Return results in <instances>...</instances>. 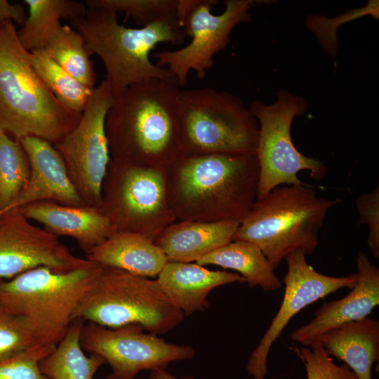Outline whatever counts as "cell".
Segmentation results:
<instances>
[{
    "label": "cell",
    "instance_id": "1",
    "mask_svg": "<svg viewBox=\"0 0 379 379\" xmlns=\"http://www.w3.org/2000/svg\"><path fill=\"white\" fill-rule=\"evenodd\" d=\"M180 89L175 82L155 79L114 97L105 120L112 160L165 173L182 155Z\"/></svg>",
    "mask_w": 379,
    "mask_h": 379
},
{
    "label": "cell",
    "instance_id": "2",
    "mask_svg": "<svg viewBox=\"0 0 379 379\" xmlns=\"http://www.w3.org/2000/svg\"><path fill=\"white\" fill-rule=\"evenodd\" d=\"M256 153L182 155L165 172L176 220L241 222L256 200Z\"/></svg>",
    "mask_w": 379,
    "mask_h": 379
},
{
    "label": "cell",
    "instance_id": "3",
    "mask_svg": "<svg viewBox=\"0 0 379 379\" xmlns=\"http://www.w3.org/2000/svg\"><path fill=\"white\" fill-rule=\"evenodd\" d=\"M18 41L12 21L0 23V131L20 140L34 136L57 143L81 114L65 107L45 86Z\"/></svg>",
    "mask_w": 379,
    "mask_h": 379
},
{
    "label": "cell",
    "instance_id": "4",
    "mask_svg": "<svg viewBox=\"0 0 379 379\" xmlns=\"http://www.w3.org/2000/svg\"><path fill=\"white\" fill-rule=\"evenodd\" d=\"M71 21L90 54L102 62L105 81L114 97L131 85L150 79L176 83L167 69L157 66L149 58L159 44L180 45L185 41L176 16L131 28L119 24L115 13L87 8L84 16Z\"/></svg>",
    "mask_w": 379,
    "mask_h": 379
},
{
    "label": "cell",
    "instance_id": "5",
    "mask_svg": "<svg viewBox=\"0 0 379 379\" xmlns=\"http://www.w3.org/2000/svg\"><path fill=\"white\" fill-rule=\"evenodd\" d=\"M339 201L319 197L307 183L278 186L255 201L232 241L255 244L275 270L294 251L314 252L326 214Z\"/></svg>",
    "mask_w": 379,
    "mask_h": 379
},
{
    "label": "cell",
    "instance_id": "6",
    "mask_svg": "<svg viewBox=\"0 0 379 379\" xmlns=\"http://www.w3.org/2000/svg\"><path fill=\"white\" fill-rule=\"evenodd\" d=\"M103 267L88 260L74 270L37 267L0 280V304L30 324L38 344L55 347L63 338Z\"/></svg>",
    "mask_w": 379,
    "mask_h": 379
},
{
    "label": "cell",
    "instance_id": "7",
    "mask_svg": "<svg viewBox=\"0 0 379 379\" xmlns=\"http://www.w3.org/2000/svg\"><path fill=\"white\" fill-rule=\"evenodd\" d=\"M182 155L256 153L259 126L236 95L209 87L180 89Z\"/></svg>",
    "mask_w": 379,
    "mask_h": 379
},
{
    "label": "cell",
    "instance_id": "8",
    "mask_svg": "<svg viewBox=\"0 0 379 379\" xmlns=\"http://www.w3.org/2000/svg\"><path fill=\"white\" fill-rule=\"evenodd\" d=\"M184 318L157 279L113 267H103L76 315L110 328L135 324L154 335L173 330Z\"/></svg>",
    "mask_w": 379,
    "mask_h": 379
},
{
    "label": "cell",
    "instance_id": "9",
    "mask_svg": "<svg viewBox=\"0 0 379 379\" xmlns=\"http://www.w3.org/2000/svg\"><path fill=\"white\" fill-rule=\"evenodd\" d=\"M104 187L100 209L113 232H134L155 241L176 221L161 171L111 160Z\"/></svg>",
    "mask_w": 379,
    "mask_h": 379
},
{
    "label": "cell",
    "instance_id": "10",
    "mask_svg": "<svg viewBox=\"0 0 379 379\" xmlns=\"http://www.w3.org/2000/svg\"><path fill=\"white\" fill-rule=\"evenodd\" d=\"M305 100L286 90L277 93V99L270 105L254 101L250 111L259 126L256 155L259 180L256 199L283 185H305L298 178L300 171H310L312 178L320 180L327 169L320 160L307 157L294 146L291 125L295 117L307 110Z\"/></svg>",
    "mask_w": 379,
    "mask_h": 379
},
{
    "label": "cell",
    "instance_id": "11",
    "mask_svg": "<svg viewBox=\"0 0 379 379\" xmlns=\"http://www.w3.org/2000/svg\"><path fill=\"white\" fill-rule=\"evenodd\" d=\"M258 1L227 0L224 11L211 13L213 0H178L176 16L190 42L174 51H162L154 55L156 65L173 75L177 84L184 86L191 71L204 79L213 65V58L230 41V34L239 24L251 20L249 11Z\"/></svg>",
    "mask_w": 379,
    "mask_h": 379
},
{
    "label": "cell",
    "instance_id": "12",
    "mask_svg": "<svg viewBox=\"0 0 379 379\" xmlns=\"http://www.w3.org/2000/svg\"><path fill=\"white\" fill-rule=\"evenodd\" d=\"M114 98L107 82L103 80L92 90L77 125L55 143L83 201L98 208L111 161L105 120Z\"/></svg>",
    "mask_w": 379,
    "mask_h": 379
},
{
    "label": "cell",
    "instance_id": "13",
    "mask_svg": "<svg viewBox=\"0 0 379 379\" xmlns=\"http://www.w3.org/2000/svg\"><path fill=\"white\" fill-rule=\"evenodd\" d=\"M144 331L135 324L110 328L86 322L81 344L83 349L102 357L112 373L123 379H133L143 370L166 368L171 362L195 355L192 346L168 343Z\"/></svg>",
    "mask_w": 379,
    "mask_h": 379
},
{
    "label": "cell",
    "instance_id": "14",
    "mask_svg": "<svg viewBox=\"0 0 379 379\" xmlns=\"http://www.w3.org/2000/svg\"><path fill=\"white\" fill-rule=\"evenodd\" d=\"M305 255L301 250H296L284 258L288 269L282 280L285 290L281 306L246 364L247 372L254 379L265 378L271 347L296 314L342 288H352L357 283V273L331 277L317 272L308 265Z\"/></svg>",
    "mask_w": 379,
    "mask_h": 379
},
{
    "label": "cell",
    "instance_id": "15",
    "mask_svg": "<svg viewBox=\"0 0 379 379\" xmlns=\"http://www.w3.org/2000/svg\"><path fill=\"white\" fill-rule=\"evenodd\" d=\"M29 220L18 208L0 216V280L41 267L66 272L88 262L75 256L58 237Z\"/></svg>",
    "mask_w": 379,
    "mask_h": 379
},
{
    "label": "cell",
    "instance_id": "16",
    "mask_svg": "<svg viewBox=\"0 0 379 379\" xmlns=\"http://www.w3.org/2000/svg\"><path fill=\"white\" fill-rule=\"evenodd\" d=\"M357 280L344 298L324 303L307 324L295 330L291 338L305 347L320 341L328 331L346 323L367 317L379 304V270L364 252L356 260Z\"/></svg>",
    "mask_w": 379,
    "mask_h": 379
},
{
    "label": "cell",
    "instance_id": "17",
    "mask_svg": "<svg viewBox=\"0 0 379 379\" xmlns=\"http://www.w3.org/2000/svg\"><path fill=\"white\" fill-rule=\"evenodd\" d=\"M18 141L28 158L30 175L18 197L0 216L11 210L39 201H55L67 206H86L62 157L50 142L34 136H27Z\"/></svg>",
    "mask_w": 379,
    "mask_h": 379
},
{
    "label": "cell",
    "instance_id": "18",
    "mask_svg": "<svg viewBox=\"0 0 379 379\" xmlns=\"http://www.w3.org/2000/svg\"><path fill=\"white\" fill-rule=\"evenodd\" d=\"M18 209L27 219L39 222L55 236L73 238L86 253L113 233L108 218L94 206L39 201Z\"/></svg>",
    "mask_w": 379,
    "mask_h": 379
},
{
    "label": "cell",
    "instance_id": "19",
    "mask_svg": "<svg viewBox=\"0 0 379 379\" xmlns=\"http://www.w3.org/2000/svg\"><path fill=\"white\" fill-rule=\"evenodd\" d=\"M159 285L173 305L185 316L208 307V295L214 288L245 282L235 273L211 270L197 263L168 261L157 276Z\"/></svg>",
    "mask_w": 379,
    "mask_h": 379
},
{
    "label": "cell",
    "instance_id": "20",
    "mask_svg": "<svg viewBox=\"0 0 379 379\" xmlns=\"http://www.w3.org/2000/svg\"><path fill=\"white\" fill-rule=\"evenodd\" d=\"M239 223L236 220H176L163 231L154 243L168 261L197 262L232 241Z\"/></svg>",
    "mask_w": 379,
    "mask_h": 379
},
{
    "label": "cell",
    "instance_id": "21",
    "mask_svg": "<svg viewBox=\"0 0 379 379\" xmlns=\"http://www.w3.org/2000/svg\"><path fill=\"white\" fill-rule=\"evenodd\" d=\"M86 259L103 267L117 268L144 277L158 276L168 261L154 241L130 232H113L88 252Z\"/></svg>",
    "mask_w": 379,
    "mask_h": 379
},
{
    "label": "cell",
    "instance_id": "22",
    "mask_svg": "<svg viewBox=\"0 0 379 379\" xmlns=\"http://www.w3.org/2000/svg\"><path fill=\"white\" fill-rule=\"evenodd\" d=\"M328 356L345 362L357 379H372L379 359V321L370 317L342 324L320 339Z\"/></svg>",
    "mask_w": 379,
    "mask_h": 379
},
{
    "label": "cell",
    "instance_id": "23",
    "mask_svg": "<svg viewBox=\"0 0 379 379\" xmlns=\"http://www.w3.org/2000/svg\"><path fill=\"white\" fill-rule=\"evenodd\" d=\"M196 263L236 270L251 288L259 286L264 291H269L283 285L261 250L248 241H232L204 256Z\"/></svg>",
    "mask_w": 379,
    "mask_h": 379
},
{
    "label": "cell",
    "instance_id": "24",
    "mask_svg": "<svg viewBox=\"0 0 379 379\" xmlns=\"http://www.w3.org/2000/svg\"><path fill=\"white\" fill-rule=\"evenodd\" d=\"M85 323L76 319L60 341L41 361L40 370L49 379H93L98 368L105 364L95 354H84L81 333Z\"/></svg>",
    "mask_w": 379,
    "mask_h": 379
},
{
    "label": "cell",
    "instance_id": "25",
    "mask_svg": "<svg viewBox=\"0 0 379 379\" xmlns=\"http://www.w3.org/2000/svg\"><path fill=\"white\" fill-rule=\"evenodd\" d=\"M28 15L17 36L27 51L42 49L62 26L60 19L71 20L84 16L87 8L84 3L72 0H25Z\"/></svg>",
    "mask_w": 379,
    "mask_h": 379
},
{
    "label": "cell",
    "instance_id": "26",
    "mask_svg": "<svg viewBox=\"0 0 379 379\" xmlns=\"http://www.w3.org/2000/svg\"><path fill=\"white\" fill-rule=\"evenodd\" d=\"M30 62L47 89L67 108L81 114L92 90L53 60L44 49L30 52Z\"/></svg>",
    "mask_w": 379,
    "mask_h": 379
},
{
    "label": "cell",
    "instance_id": "27",
    "mask_svg": "<svg viewBox=\"0 0 379 379\" xmlns=\"http://www.w3.org/2000/svg\"><path fill=\"white\" fill-rule=\"evenodd\" d=\"M46 53L60 67L89 88L95 86V73L82 36L69 25L60 27L45 44Z\"/></svg>",
    "mask_w": 379,
    "mask_h": 379
},
{
    "label": "cell",
    "instance_id": "28",
    "mask_svg": "<svg viewBox=\"0 0 379 379\" xmlns=\"http://www.w3.org/2000/svg\"><path fill=\"white\" fill-rule=\"evenodd\" d=\"M29 175V160L21 144L0 131V213L16 199Z\"/></svg>",
    "mask_w": 379,
    "mask_h": 379
},
{
    "label": "cell",
    "instance_id": "29",
    "mask_svg": "<svg viewBox=\"0 0 379 379\" xmlns=\"http://www.w3.org/2000/svg\"><path fill=\"white\" fill-rule=\"evenodd\" d=\"M178 0H86L88 9L124 12L142 26L176 16ZM177 17V16H176Z\"/></svg>",
    "mask_w": 379,
    "mask_h": 379
},
{
    "label": "cell",
    "instance_id": "30",
    "mask_svg": "<svg viewBox=\"0 0 379 379\" xmlns=\"http://www.w3.org/2000/svg\"><path fill=\"white\" fill-rule=\"evenodd\" d=\"M37 343L29 321L0 304V362L23 352Z\"/></svg>",
    "mask_w": 379,
    "mask_h": 379
},
{
    "label": "cell",
    "instance_id": "31",
    "mask_svg": "<svg viewBox=\"0 0 379 379\" xmlns=\"http://www.w3.org/2000/svg\"><path fill=\"white\" fill-rule=\"evenodd\" d=\"M295 350L305 366L307 379H357L347 365L333 362L320 341Z\"/></svg>",
    "mask_w": 379,
    "mask_h": 379
},
{
    "label": "cell",
    "instance_id": "32",
    "mask_svg": "<svg viewBox=\"0 0 379 379\" xmlns=\"http://www.w3.org/2000/svg\"><path fill=\"white\" fill-rule=\"evenodd\" d=\"M36 344L23 352L0 362V379H49L39 368L41 361L54 348Z\"/></svg>",
    "mask_w": 379,
    "mask_h": 379
},
{
    "label": "cell",
    "instance_id": "33",
    "mask_svg": "<svg viewBox=\"0 0 379 379\" xmlns=\"http://www.w3.org/2000/svg\"><path fill=\"white\" fill-rule=\"evenodd\" d=\"M359 224L368 227L367 244L374 258H379V187L362 194L356 201Z\"/></svg>",
    "mask_w": 379,
    "mask_h": 379
},
{
    "label": "cell",
    "instance_id": "34",
    "mask_svg": "<svg viewBox=\"0 0 379 379\" xmlns=\"http://www.w3.org/2000/svg\"><path fill=\"white\" fill-rule=\"evenodd\" d=\"M27 15L23 6L20 4H11L6 0H0V23L12 21L20 24L25 23Z\"/></svg>",
    "mask_w": 379,
    "mask_h": 379
},
{
    "label": "cell",
    "instance_id": "35",
    "mask_svg": "<svg viewBox=\"0 0 379 379\" xmlns=\"http://www.w3.org/2000/svg\"><path fill=\"white\" fill-rule=\"evenodd\" d=\"M149 379H194L191 376H184L178 378L173 374L170 373L165 368H157L151 371Z\"/></svg>",
    "mask_w": 379,
    "mask_h": 379
},
{
    "label": "cell",
    "instance_id": "36",
    "mask_svg": "<svg viewBox=\"0 0 379 379\" xmlns=\"http://www.w3.org/2000/svg\"><path fill=\"white\" fill-rule=\"evenodd\" d=\"M103 379H123V378H121L118 377L117 375L112 373L111 375H107V377H105Z\"/></svg>",
    "mask_w": 379,
    "mask_h": 379
}]
</instances>
